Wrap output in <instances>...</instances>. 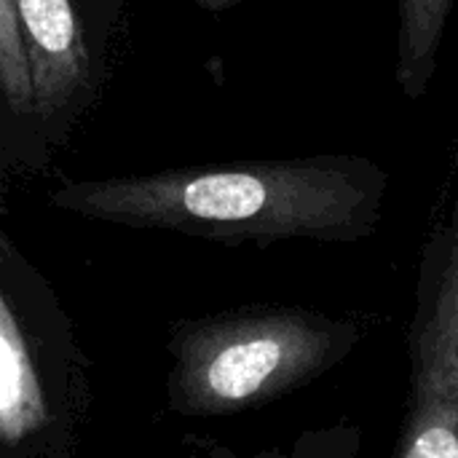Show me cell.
Returning a JSON list of instances; mask_svg holds the SVG:
<instances>
[{"instance_id": "cell-1", "label": "cell", "mask_w": 458, "mask_h": 458, "mask_svg": "<svg viewBox=\"0 0 458 458\" xmlns=\"http://www.w3.org/2000/svg\"><path fill=\"white\" fill-rule=\"evenodd\" d=\"M389 199V172L360 153H311L62 180L48 201L70 215L239 242H360Z\"/></svg>"}, {"instance_id": "cell-2", "label": "cell", "mask_w": 458, "mask_h": 458, "mask_svg": "<svg viewBox=\"0 0 458 458\" xmlns=\"http://www.w3.org/2000/svg\"><path fill=\"white\" fill-rule=\"evenodd\" d=\"M344 330L295 309L228 314L180 338L172 400L193 416H225L298 386L338 357Z\"/></svg>"}, {"instance_id": "cell-3", "label": "cell", "mask_w": 458, "mask_h": 458, "mask_svg": "<svg viewBox=\"0 0 458 458\" xmlns=\"http://www.w3.org/2000/svg\"><path fill=\"white\" fill-rule=\"evenodd\" d=\"M32 67L38 129L54 153L89 113L99 56L78 0H16Z\"/></svg>"}, {"instance_id": "cell-4", "label": "cell", "mask_w": 458, "mask_h": 458, "mask_svg": "<svg viewBox=\"0 0 458 458\" xmlns=\"http://www.w3.org/2000/svg\"><path fill=\"white\" fill-rule=\"evenodd\" d=\"M416 344V403L458 400V188L427 247Z\"/></svg>"}, {"instance_id": "cell-5", "label": "cell", "mask_w": 458, "mask_h": 458, "mask_svg": "<svg viewBox=\"0 0 458 458\" xmlns=\"http://www.w3.org/2000/svg\"><path fill=\"white\" fill-rule=\"evenodd\" d=\"M48 413L40 378L32 362L21 301L13 284L3 276L0 301V432L8 448L43 429Z\"/></svg>"}, {"instance_id": "cell-6", "label": "cell", "mask_w": 458, "mask_h": 458, "mask_svg": "<svg viewBox=\"0 0 458 458\" xmlns=\"http://www.w3.org/2000/svg\"><path fill=\"white\" fill-rule=\"evenodd\" d=\"M454 8L456 0H397L394 78L408 99L429 94Z\"/></svg>"}, {"instance_id": "cell-7", "label": "cell", "mask_w": 458, "mask_h": 458, "mask_svg": "<svg viewBox=\"0 0 458 458\" xmlns=\"http://www.w3.org/2000/svg\"><path fill=\"white\" fill-rule=\"evenodd\" d=\"M400 458H458V400H421Z\"/></svg>"}, {"instance_id": "cell-8", "label": "cell", "mask_w": 458, "mask_h": 458, "mask_svg": "<svg viewBox=\"0 0 458 458\" xmlns=\"http://www.w3.org/2000/svg\"><path fill=\"white\" fill-rule=\"evenodd\" d=\"M78 3L83 8L94 51H97V56L102 62L107 48H110V43H113V35L118 30V21H121V13L126 8V0H78Z\"/></svg>"}, {"instance_id": "cell-9", "label": "cell", "mask_w": 458, "mask_h": 458, "mask_svg": "<svg viewBox=\"0 0 458 458\" xmlns=\"http://www.w3.org/2000/svg\"><path fill=\"white\" fill-rule=\"evenodd\" d=\"M196 8L201 11H209V13H220V11H228V8H236L247 0H191Z\"/></svg>"}]
</instances>
